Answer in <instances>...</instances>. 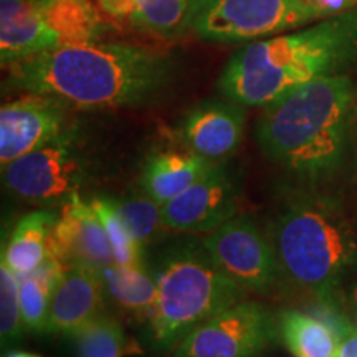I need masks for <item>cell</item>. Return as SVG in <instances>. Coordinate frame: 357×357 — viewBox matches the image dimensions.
<instances>
[{"instance_id":"cell-6","label":"cell","mask_w":357,"mask_h":357,"mask_svg":"<svg viewBox=\"0 0 357 357\" xmlns=\"http://www.w3.org/2000/svg\"><path fill=\"white\" fill-rule=\"evenodd\" d=\"M323 19L310 0H190L185 32L205 42L247 45Z\"/></svg>"},{"instance_id":"cell-26","label":"cell","mask_w":357,"mask_h":357,"mask_svg":"<svg viewBox=\"0 0 357 357\" xmlns=\"http://www.w3.org/2000/svg\"><path fill=\"white\" fill-rule=\"evenodd\" d=\"M329 311L328 323L337 334L336 357H357V324L339 311Z\"/></svg>"},{"instance_id":"cell-15","label":"cell","mask_w":357,"mask_h":357,"mask_svg":"<svg viewBox=\"0 0 357 357\" xmlns=\"http://www.w3.org/2000/svg\"><path fill=\"white\" fill-rule=\"evenodd\" d=\"M243 105L227 100L205 101L189 111L182 121L187 147L218 164L238 149L245 124Z\"/></svg>"},{"instance_id":"cell-8","label":"cell","mask_w":357,"mask_h":357,"mask_svg":"<svg viewBox=\"0 0 357 357\" xmlns=\"http://www.w3.org/2000/svg\"><path fill=\"white\" fill-rule=\"evenodd\" d=\"M200 242L245 291H273L284 275L271 240L248 217H234Z\"/></svg>"},{"instance_id":"cell-3","label":"cell","mask_w":357,"mask_h":357,"mask_svg":"<svg viewBox=\"0 0 357 357\" xmlns=\"http://www.w3.org/2000/svg\"><path fill=\"white\" fill-rule=\"evenodd\" d=\"M354 105L347 73L326 75L261 106L257 136L270 159L306 181L333 176L344 162Z\"/></svg>"},{"instance_id":"cell-5","label":"cell","mask_w":357,"mask_h":357,"mask_svg":"<svg viewBox=\"0 0 357 357\" xmlns=\"http://www.w3.org/2000/svg\"><path fill=\"white\" fill-rule=\"evenodd\" d=\"M158 301L147 319V339L159 351H174L187 334L235 303L245 289L235 283L202 242H178L154 263Z\"/></svg>"},{"instance_id":"cell-11","label":"cell","mask_w":357,"mask_h":357,"mask_svg":"<svg viewBox=\"0 0 357 357\" xmlns=\"http://www.w3.org/2000/svg\"><path fill=\"white\" fill-rule=\"evenodd\" d=\"M63 101L26 93L0 108V164L6 167L63 132Z\"/></svg>"},{"instance_id":"cell-19","label":"cell","mask_w":357,"mask_h":357,"mask_svg":"<svg viewBox=\"0 0 357 357\" xmlns=\"http://www.w3.org/2000/svg\"><path fill=\"white\" fill-rule=\"evenodd\" d=\"M278 326L284 346L294 357H336L337 334L328 321L300 311H284Z\"/></svg>"},{"instance_id":"cell-1","label":"cell","mask_w":357,"mask_h":357,"mask_svg":"<svg viewBox=\"0 0 357 357\" xmlns=\"http://www.w3.org/2000/svg\"><path fill=\"white\" fill-rule=\"evenodd\" d=\"M7 70L10 86L25 93L53 96L82 109H114L158 95L172 63L154 48L96 40L37 53Z\"/></svg>"},{"instance_id":"cell-12","label":"cell","mask_w":357,"mask_h":357,"mask_svg":"<svg viewBox=\"0 0 357 357\" xmlns=\"http://www.w3.org/2000/svg\"><path fill=\"white\" fill-rule=\"evenodd\" d=\"M50 252L63 265H83L98 271L116 263L105 227L78 192L61 205L50 236Z\"/></svg>"},{"instance_id":"cell-30","label":"cell","mask_w":357,"mask_h":357,"mask_svg":"<svg viewBox=\"0 0 357 357\" xmlns=\"http://www.w3.org/2000/svg\"><path fill=\"white\" fill-rule=\"evenodd\" d=\"M6 357H42V356L32 354V352H24V351H12L8 352Z\"/></svg>"},{"instance_id":"cell-2","label":"cell","mask_w":357,"mask_h":357,"mask_svg":"<svg viewBox=\"0 0 357 357\" xmlns=\"http://www.w3.org/2000/svg\"><path fill=\"white\" fill-rule=\"evenodd\" d=\"M357 63V8L258 40L227 61L218 88L243 106H265L289 89Z\"/></svg>"},{"instance_id":"cell-16","label":"cell","mask_w":357,"mask_h":357,"mask_svg":"<svg viewBox=\"0 0 357 357\" xmlns=\"http://www.w3.org/2000/svg\"><path fill=\"white\" fill-rule=\"evenodd\" d=\"M215 167V162L194 151H162L151 155L142 172L147 197L164 205L200 181Z\"/></svg>"},{"instance_id":"cell-20","label":"cell","mask_w":357,"mask_h":357,"mask_svg":"<svg viewBox=\"0 0 357 357\" xmlns=\"http://www.w3.org/2000/svg\"><path fill=\"white\" fill-rule=\"evenodd\" d=\"M63 268V263L52 255L37 270L20 278L22 318H24L25 329L29 331H47L53 289Z\"/></svg>"},{"instance_id":"cell-24","label":"cell","mask_w":357,"mask_h":357,"mask_svg":"<svg viewBox=\"0 0 357 357\" xmlns=\"http://www.w3.org/2000/svg\"><path fill=\"white\" fill-rule=\"evenodd\" d=\"M24 318L20 307V278L2 260L0 263V337L2 347L19 344L24 336Z\"/></svg>"},{"instance_id":"cell-21","label":"cell","mask_w":357,"mask_h":357,"mask_svg":"<svg viewBox=\"0 0 357 357\" xmlns=\"http://www.w3.org/2000/svg\"><path fill=\"white\" fill-rule=\"evenodd\" d=\"M70 337L77 357H128L141 352L123 326L105 314L89 321Z\"/></svg>"},{"instance_id":"cell-4","label":"cell","mask_w":357,"mask_h":357,"mask_svg":"<svg viewBox=\"0 0 357 357\" xmlns=\"http://www.w3.org/2000/svg\"><path fill=\"white\" fill-rule=\"evenodd\" d=\"M270 240L283 273L323 305L357 273V223L329 200L294 199L276 217Z\"/></svg>"},{"instance_id":"cell-17","label":"cell","mask_w":357,"mask_h":357,"mask_svg":"<svg viewBox=\"0 0 357 357\" xmlns=\"http://www.w3.org/2000/svg\"><path fill=\"white\" fill-rule=\"evenodd\" d=\"M58 215L50 208L26 213L17 222L7 243L2 247V260L19 278L32 273L50 252V236Z\"/></svg>"},{"instance_id":"cell-25","label":"cell","mask_w":357,"mask_h":357,"mask_svg":"<svg viewBox=\"0 0 357 357\" xmlns=\"http://www.w3.org/2000/svg\"><path fill=\"white\" fill-rule=\"evenodd\" d=\"M116 207L129 231L142 247L154 238L160 227H164L162 212H160L162 205L154 202L151 197L123 200V202H116Z\"/></svg>"},{"instance_id":"cell-18","label":"cell","mask_w":357,"mask_h":357,"mask_svg":"<svg viewBox=\"0 0 357 357\" xmlns=\"http://www.w3.org/2000/svg\"><path fill=\"white\" fill-rule=\"evenodd\" d=\"M106 294L124 310L149 319L158 301V283L147 268L123 266L118 263L101 271Z\"/></svg>"},{"instance_id":"cell-28","label":"cell","mask_w":357,"mask_h":357,"mask_svg":"<svg viewBox=\"0 0 357 357\" xmlns=\"http://www.w3.org/2000/svg\"><path fill=\"white\" fill-rule=\"evenodd\" d=\"M324 19L357 8V0H310Z\"/></svg>"},{"instance_id":"cell-23","label":"cell","mask_w":357,"mask_h":357,"mask_svg":"<svg viewBox=\"0 0 357 357\" xmlns=\"http://www.w3.org/2000/svg\"><path fill=\"white\" fill-rule=\"evenodd\" d=\"M89 204L105 227L111 248H113L114 261L123 266L146 268L142 245L129 231L114 200L96 197Z\"/></svg>"},{"instance_id":"cell-13","label":"cell","mask_w":357,"mask_h":357,"mask_svg":"<svg viewBox=\"0 0 357 357\" xmlns=\"http://www.w3.org/2000/svg\"><path fill=\"white\" fill-rule=\"evenodd\" d=\"M105 294L101 271L83 265H65L53 289L45 333L70 337L102 314Z\"/></svg>"},{"instance_id":"cell-10","label":"cell","mask_w":357,"mask_h":357,"mask_svg":"<svg viewBox=\"0 0 357 357\" xmlns=\"http://www.w3.org/2000/svg\"><path fill=\"white\" fill-rule=\"evenodd\" d=\"M164 229L178 234H211L236 217L238 190L223 166L212 169L189 189L160 207Z\"/></svg>"},{"instance_id":"cell-7","label":"cell","mask_w":357,"mask_h":357,"mask_svg":"<svg viewBox=\"0 0 357 357\" xmlns=\"http://www.w3.org/2000/svg\"><path fill=\"white\" fill-rule=\"evenodd\" d=\"M280 326L257 301H238L182 339L172 357H258L276 341Z\"/></svg>"},{"instance_id":"cell-27","label":"cell","mask_w":357,"mask_h":357,"mask_svg":"<svg viewBox=\"0 0 357 357\" xmlns=\"http://www.w3.org/2000/svg\"><path fill=\"white\" fill-rule=\"evenodd\" d=\"M326 310L339 311L347 316L351 321L357 324V273L351 276L349 280L337 289L334 298L328 305H324Z\"/></svg>"},{"instance_id":"cell-29","label":"cell","mask_w":357,"mask_h":357,"mask_svg":"<svg viewBox=\"0 0 357 357\" xmlns=\"http://www.w3.org/2000/svg\"><path fill=\"white\" fill-rule=\"evenodd\" d=\"M100 3L109 15L129 19L134 6V0H100Z\"/></svg>"},{"instance_id":"cell-14","label":"cell","mask_w":357,"mask_h":357,"mask_svg":"<svg viewBox=\"0 0 357 357\" xmlns=\"http://www.w3.org/2000/svg\"><path fill=\"white\" fill-rule=\"evenodd\" d=\"M65 47L45 0H0V63L3 68L37 53Z\"/></svg>"},{"instance_id":"cell-9","label":"cell","mask_w":357,"mask_h":357,"mask_svg":"<svg viewBox=\"0 0 357 357\" xmlns=\"http://www.w3.org/2000/svg\"><path fill=\"white\" fill-rule=\"evenodd\" d=\"M3 182L17 197L37 205H65L77 194L79 164L73 134L60 136L2 167Z\"/></svg>"},{"instance_id":"cell-22","label":"cell","mask_w":357,"mask_h":357,"mask_svg":"<svg viewBox=\"0 0 357 357\" xmlns=\"http://www.w3.org/2000/svg\"><path fill=\"white\" fill-rule=\"evenodd\" d=\"M189 2L190 0H134L128 20L146 32L160 37H176L185 32Z\"/></svg>"}]
</instances>
